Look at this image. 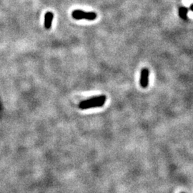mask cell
<instances>
[{"mask_svg": "<svg viewBox=\"0 0 193 193\" xmlns=\"http://www.w3.org/2000/svg\"><path fill=\"white\" fill-rule=\"evenodd\" d=\"M106 100H107L106 95L92 97V98L82 101L79 104V108L81 109H87L90 108H95V107H102L105 105Z\"/></svg>", "mask_w": 193, "mask_h": 193, "instance_id": "obj_1", "label": "cell"}, {"mask_svg": "<svg viewBox=\"0 0 193 193\" xmlns=\"http://www.w3.org/2000/svg\"><path fill=\"white\" fill-rule=\"evenodd\" d=\"M97 14L94 12H87L82 10L76 9L72 13V17L75 20H87L92 21L96 20Z\"/></svg>", "mask_w": 193, "mask_h": 193, "instance_id": "obj_2", "label": "cell"}, {"mask_svg": "<svg viewBox=\"0 0 193 193\" xmlns=\"http://www.w3.org/2000/svg\"><path fill=\"white\" fill-rule=\"evenodd\" d=\"M149 72L148 69L144 68L140 72V84L142 88H147L149 84Z\"/></svg>", "mask_w": 193, "mask_h": 193, "instance_id": "obj_3", "label": "cell"}, {"mask_svg": "<svg viewBox=\"0 0 193 193\" xmlns=\"http://www.w3.org/2000/svg\"><path fill=\"white\" fill-rule=\"evenodd\" d=\"M54 19L52 12H47L44 15V27L47 29H50L52 27V24Z\"/></svg>", "mask_w": 193, "mask_h": 193, "instance_id": "obj_4", "label": "cell"}, {"mask_svg": "<svg viewBox=\"0 0 193 193\" xmlns=\"http://www.w3.org/2000/svg\"><path fill=\"white\" fill-rule=\"evenodd\" d=\"M187 11H188L187 8L184 7H180V9H179V15H180V17L182 19H183L185 20H187V14L188 12Z\"/></svg>", "mask_w": 193, "mask_h": 193, "instance_id": "obj_5", "label": "cell"}, {"mask_svg": "<svg viewBox=\"0 0 193 193\" xmlns=\"http://www.w3.org/2000/svg\"><path fill=\"white\" fill-rule=\"evenodd\" d=\"M192 6H193L192 4H191V5H190V9L192 10Z\"/></svg>", "mask_w": 193, "mask_h": 193, "instance_id": "obj_6", "label": "cell"}, {"mask_svg": "<svg viewBox=\"0 0 193 193\" xmlns=\"http://www.w3.org/2000/svg\"><path fill=\"white\" fill-rule=\"evenodd\" d=\"M182 193H185V192H182Z\"/></svg>", "mask_w": 193, "mask_h": 193, "instance_id": "obj_7", "label": "cell"}]
</instances>
